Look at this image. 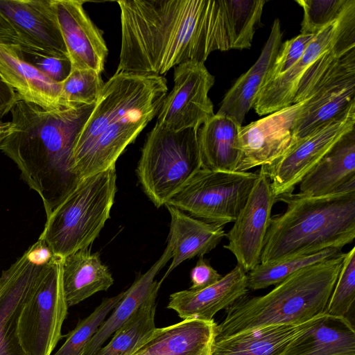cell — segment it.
I'll list each match as a JSON object with an SVG mask.
<instances>
[{
  "label": "cell",
  "mask_w": 355,
  "mask_h": 355,
  "mask_svg": "<svg viewBox=\"0 0 355 355\" xmlns=\"http://www.w3.org/2000/svg\"><path fill=\"white\" fill-rule=\"evenodd\" d=\"M116 72L162 76L232 49L224 0H123Z\"/></svg>",
  "instance_id": "1"
},
{
  "label": "cell",
  "mask_w": 355,
  "mask_h": 355,
  "mask_svg": "<svg viewBox=\"0 0 355 355\" xmlns=\"http://www.w3.org/2000/svg\"><path fill=\"white\" fill-rule=\"evenodd\" d=\"M96 103L47 110L20 100L10 110L14 129L0 143V150L40 196L46 218L80 181L73 150Z\"/></svg>",
  "instance_id": "2"
},
{
  "label": "cell",
  "mask_w": 355,
  "mask_h": 355,
  "mask_svg": "<svg viewBox=\"0 0 355 355\" xmlns=\"http://www.w3.org/2000/svg\"><path fill=\"white\" fill-rule=\"evenodd\" d=\"M286 210L271 216L260 263L343 248L355 238V184L322 196L284 193Z\"/></svg>",
  "instance_id": "3"
},
{
  "label": "cell",
  "mask_w": 355,
  "mask_h": 355,
  "mask_svg": "<svg viewBox=\"0 0 355 355\" xmlns=\"http://www.w3.org/2000/svg\"><path fill=\"white\" fill-rule=\"evenodd\" d=\"M345 253L304 268L267 294L239 298L226 309L215 339L275 324H299L324 313Z\"/></svg>",
  "instance_id": "4"
},
{
  "label": "cell",
  "mask_w": 355,
  "mask_h": 355,
  "mask_svg": "<svg viewBox=\"0 0 355 355\" xmlns=\"http://www.w3.org/2000/svg\"><path fill=\"white\" fill-rule=\"evenodd\" d=\"M116 183L114 165L80 180L52 211L39 239L54 256L64 259L94 242L110 218Z\"/></svg>",
  "instance_id": "5"
},
{
  "label": "cell",
  "mask_w": 355,
  "mask_h": 355,
  "mask_svg": "<svg viewBox=\"0 0 355 355\" xmlns=\"http://www.w3.org/2000/svg\"><path fill=\"white\" fill-rule=\"evenodd\" d=\"M198 131H172L155 124L148 134L136 172L157 208L165 205L202 168Z\"/></svg>",
  "instance_id": "6"
},
{
  "label": "cell",
  "mask_w": 355,
  "mask_h": 355,
  "mask_svg": "<svg viewBox=\"0 0 355 355\" xmlns=\"http://www.w3.org/2000/svg\"><path fill=\"white\" fill-rule=\"evenodd\" d=\"M167 92V81L163 76L116 72L104 83L95 107L76 139L73 165L108 125L134 112L162 105Z\"/></svg>",
  "instance_id": "7"
},
{
  "label": "cell",
  "mask_w": 355,
  "mask_h": 355,
  "mask_svg": "<svg viewBox=\"0 0 355 355\" xmlns=\"http://www.w3.org/2000/svg\"><path fill=\"white\" fill-rule=\"evenodd\" d=\"M257 178V173L201 168L166 205L193 218L223 226L235 221Z\"/></svg>",
  "instance_id": "8"
},
{
  "label": "cell",
  "mask_w": 355,
  "mask_h": 355,
  "mask_svg": "<svg viewBox=\"0 0 355 355\" xmlns=\"http://www.w3.org/2000/svg\"><path fill=\"white\" fill-rule=\"evenodd\" d=\"M63 259L53 256L44 266L35 290L20 313L17 335L26 355H51L62 338L69 308L62 282Z\"/></svg>",
  "instance_id": "9"
},
{
  "label": "cell",
  "mask_w": 355,
  "mask_h": 355,
  "mask_svg": "<svg viewBox=\"0 0 355 355\" xmlns=\"http://www.w3.org/2000/svg\"><path fill=\"white\" fill-rule=\"evenodd\" d=\"M305 98L308 100L299 111L293 125L291 146L355 102V48L320 74Z\"/></svg>",
  "instance_id": "10"
},
{
  "label": "cell",
  "mask_w": 355,
  "mask_h": 355,
  "mask_svg": "<svg viewBox=\"0 0 355 355\" xmlns=\"http://www.w3.org/2000/svg\"><path fill=\"white\" fill-rule=\"evenodd\" d=\"M355 102L331 121L292 145L282 157L262 166L275 197L295 186L345 134L354 130Z\"/></svg>",
  "instance_id": "11"
},
{
  "label": "cell",
  "mask_w": 355,
  "mask_h": 355,
  "mask_svg": "<svg viewBox=\"0 0 355 355\" xmlns=\"http://www.w3.org/2000/svg\"><path fill=\"white\" fill-rule=\"evenodd\" d=\"M214 83V77L204 63L187 62L174 67L173 86L163 101L155 124L172 131L199 130L214 114L208 96Z\"/></svg>",
  "instance_id": "12"
},
{
  "label": "cell",
  "mask_w": 355,
  "mask_h": 355,
  "mask_svg": "<svg viewBox=\"0 0 355 355\" xmlns=\"http://www.w3.org/2000/svg\"><path fill=\"white\" fill-rule=\"evenodd\" d=\"M257 173V180L244 207L225 234L228 243L223 245L246 273L260 263L276 198L263 168L261 166Z\"/></svg>",
  "instance_id": "13"
},
{
  "label": "cell",
  "mask_w": 355,
  "mask_h": 355,
  "mask_svg": "<svg viewBox=\"0 0 355 355\" xmlns=\"http://www.w3.org/2000/svg\"><path fill=\"white\" fill-rule=\"evenodd\" d=\"M307 100L241 126L239 134L240 158L235 171L245 172L270 164L284 155L292 144L297 114Z\"/></svg>",
  "instance_id": "14"
},
{
  "label": "cell",
  "mask_w": 355,
  "mask_h": 355,
  "mask_svg": "<svg viewBox=\"0 0 355 355\" xmlns=\"http://www.w3.org/2000/svg\"><path fill=\"white\" fill-rule=\"evenodd\" d=\"M355 15V3L336 21L316 33L301 58L287 71L263 84L252 107L260 116L293 105L297 85L309 68L338 40L348 21Z\"/></svg>",
  "instance_id": "15"
},
{
  "label": "cell",
  "mask_w": 355,
  "mask_h": 355,
  "mask_svg": "<svg viewBox=\"0 0 355 355\" xmlns=\"http://www.w3.org/2000/svg\"><path fill=\"white\" fill-rule=\"evenodd\" d=\"M72 69L104 70L108 49L102 31L83 8L85 1L53 0Z\"/></svg>",
  "instance_id": "16"
},
{
  "label": "cell",
  "mask_w": 355,
  "mask_h": 355,
  "mask_svg": "<svg viewBox=\"0 0 355 355\" xmlns=\"http://www.w3.org/2000/svg\"><path fill=\"white\" fill-rule=\"evenodd\" d=\"M44 267L34 264L24 254L0 276V355H26L17 335L18 319Z\"/></svg>",
  "instance_id": "17"
},
{
  "label": "cell",
  "mask_w": 355,
  "mask_h": 355,
  "mask_svg": "<svg viewBox=\"0 0 355 355\" xmlns=\"http://www.w3.org/2000/svg\"><path fill=\"white\" fill-rule=\"evenodd\" d=\"M0 13L17 33V44L68 55L53 0H0Z\"/></svg>",
  "instance_id": "18"
},
{
  "label": "cell",
  "mask_w": 355,
  "mask_h": 355,
  "mask_svg": "<svg viewBox=\"0 0 355 355\" xmlns=\"http://www.w3.org/2000/svg\"><path fill=\"white\" fill-rule=\"evenodd\" d=\"M162 105L134 112L108 125L73 165L80 180L114 166L125 148L157 114Z\"/></svg>",
  "instance_id": "19"
},
{
  "label": "cell",
  "mask_w": 355,
  "mask_h": 355,
  "mask_svg": "<svg viewBox=\"0 0 355 355\" xmlns=\"http://www.w3.org/2000/svg\"><path fill=\"white\" fill-rule=\"evenodd\" d=\"M248 291L247 273L236 265L211 286L171 294L167 308L183 320H212L218 311L230 306Z\"/></svg>",
  "instance_id": "20"
},
{
  "label": "cell",
  "mask_w": 355,
  "mask_h": 355,
  "mask_svg": "<svg viewBox=\"0 0 355 355\" xmlns=\"http://www.w3.org/2000/svg\"><path fill=\"white\" fill-rule=\"evenodd\" d=\"M0 74L21 101L47 110L68 105L62 101V83L52 80L25 61L17 44L0 42Z\"/></svg>",
  "instance_id": "21"
},
{
  "label": "cell",
  "mask_w": 355,
  "mask_h": 355,
  "mask_svg": "<svg viewBox=\"0 0 355 355\" xmlns=\"http://www.w3.org/2000/svg\"><path fill=\"white\" fill-rule=\"evenodd\" d=\"M299 193L329 195L355 184V130L343 136L301 180Z\"/></svg>",
  "instance_id": "22"
},
{
  "label": "cell",
  "mask_w": 355,
  "mask_h": 355,
  "mask_svg": "<svg viewBox=\"0 0 355 355\" xmlns=\"http://www.w3.org/2000/svg\"><path fill=\"white\" fill-rule=\"evenodd\" d=\"M165 206L171 216L168 244L172 261L161 283L183 261L204 256L216 248L225 236L222 225L196 219L171 205Z\"/></svg>",
  "instance_id": "23"
},
{
  "label": "cell",
  "mask_w": 355,
  "mask_h": 355,
  "mask_svg": "<svg viewBox=\"0 0 355 355\" xmlns=\"http://www.w3.org/2000/svg\"><path fill=\"white\" fill-rule=\"evenodd\" d=\"M282 38L280 21L275 19L259 58L226 93L216 114L228 116L242 125L272 67L282 44Z\"/></svg>",
  "instance_id": "24"
},
{
  "label": "cell",
  "mask_w": 355,
  "mask_h": 355,
  "mask_svg": "<svg viewBox=\"0 0 355 355\" xmlns=\"http://www.w3.org/2000/svg\"><path fill=\"white\" fill-rule=\"evenodd\" d=\"M280 355H355V330L346 318L316 316Z\"/></svg>",
  "instance_id": "25"
},
{
  "label": "cell",
  "mask_w": 355,
  "mask_h": 355,
  "mask_svg": "<svg viewBox=\"0 0 355 355\" xmlns=\"http://www.w3.org/2000/svg\"><path fill=\"white\" fill-rule=\"evenodd\" d=\"M217 324L185 319L156 329L151 338L133 355H211Z\"/></svg>",
  "instance_id": "26"
},
{
  "label": "cell",
  "mask_w": 355,
  "mask_h": 355,
  "mask_svg": "<svg viewBox=\"0 0 355 355\" xmlns=\"http://www.w3.org/2000/svg\"><path fill=\"white\" fill-rule=\"evenodd\" d=\"M171 257V248L167 244L159 259L124 291L121 300L91 340L85 355H94L108 338L144 304L150 299L157 297L162 283L156 280L155 277Z\"/></svg>",
  "instance_id": "27"
},
{
  "label": "cell",
  "mask_w": 355,
  "mask_h": 355,
  "mask_svg": "<svg viewBox=\"0 0 355 355\" xmlns=\"http://www.w3.org/2000/svg\"><path fill=\"white\" fill-rule=\"evenodd\" d=\"M314 318L299 324L270 325L215 339L211 355H280Z\"/></svg>",
  "instance_id": "28"
},
{
  "label": "cell",
  "mask_w": 355,
  "mask_h": 355,
  "mask_svg": "<svg viewBox=\"0 0 355 355\" xmlns=\"http://www.w3.org/2000/svg\"><path fill=\"white\" fill-rule=\"evenodd\" d=\"M62 282L67 304L72 306L98 292L107 291L114 279L99 254L86 248L63 259Z\"/></svg>",
  "instance_id": "29"
},
{
  "label": "cell",
  "mask_w": 355,
  "mask_h": 355,
  "mask_svg": "<svg viewBox=\"0 0 355 355\" xmlns=\"http://www.w3.org/2000/svg\"><path fill=\"white\" fill-rule=\"evenodd\" d=\"M242 125L234 119L214 114L198 131L202 168L235 171L240 158L239 134Z\"/></svg>",
  "instance_id": "30"
},
{
  "label": "cell",
  "mask_w": 355,
  "mask_h": 355,
  "mask_svg": "<svg viewBox=\"0 0 355 355\" xmlns=\"http://www.w3.org/2000/svg\"><path fill=\"white\" fill-rule=\"evenodd\" d=\"M157 297L144 304L94 355H133L153 336Z\"/></svg>",
  "instance_id": "31"
},
{
  "label": "cell",
  "mask_w": 355,
  "mask_h": 355,
  "mask_svg": "<svg viewBox=\"0 0 355 355\" xmlns=\"http://www.w3.org/2000/svg\"><path fill=\"white\" fill-rule=\"evenodd\" d=\"M341 252V248H330L272 263H259L247 272L248 289L256 291L277 285L301 269L334 257Z\"/></svg>",
  "instance_id": "32"
},
{
  "label": "cell",
  "mask_w": 355,
  "mask_h": 355,
  "mask_svg": "<svg viewBox=\"0 0 355 355\" xmlns=\"http://www.w3.org/2000/svg\"><path fill=\"white\" fill-rule=\"evenodd\" d=\"M264 0H224L232 41V49H250L260 22Z\"/></svg>",
  "instance_id": "33"
},
{
  "label": "cell",
  "mask_w": 355,
  "mask_h": 355,
  "mask_svg": "<svg viewBox=\"0 0 355 355\" xmlns=\"http://www.w3.org/2000/svg\"><path fill=\"white\" fill-rule=\"evenodd\" d=\"M123 295L124 291L104 299L88 316L80 320L75 328L67 334L64 343L53 355H85L91 340Z\"/></svg>",
  "instance_id": "34"
},
{
  "label": "cell",
  "mask_w": 355,
  "mask_h": 355,
  "mask_svg": "<svg viewBox=\"0 0 355 355\" xmlns=\"http://www.w3.org/2000/svg\"><path fill=\"white\" fill-rule=\"evenodd\" d=\"M104 83L93 69H72L62 83V101L68 105H92L97 102Z\"/></svg>",
  "instance_id": "35"
},
{
  "label": "cell",
  "mask_w": 355,
  "mask_h": 355,
  "mask_svg": "<svg viewBox=\"0 0 355 355\" xmlns=\"http://www.w3.org/2000/svg\"><path fill=\"white\" fill-rule=\"evenodd\" d=\"M303 9L301 34L315 35L336 21L355 0H296Z\"/></svg>",
  "instance_id": "36"
},
{
  "label": "cell",
  "mask_w": 355,
  "mask_h": 355,
  "mask_svg": "<svg viewBox=\"0 0 355 355\" xmlns=\"http://www.w3.org/2000/svg\"><path fill=\"white\" fill-rule=\"evenodd\" d=\"M355 300V247L345 253L324 313L346 317Z\"/></svg>",
  "instance_id": "37"
},
{
  "label": "cell",
  "mask_w": 355,
  "mask_h": 355,
  "mask_svg": "<svg viewBox=\"0 0 355 355\" xmlns=\"http://www.w3.org/2000/svg\"><path fill=\"white\" fill-rule=\"evenodd\" d=\"M22 58L52 80L62 83L72 67L68 55H55L25 44H16Z\"/></svg>",
  "instance_id": "38"
},
{
  "label": "cell",
  "mask_w": 355,
  "mask_h": 355,
  "mask_svg": "<svg viewBox=\"0 0 355 355\" xmlns=\"http://www.w3.org/2000/svg\"><path fill=\"white\" fill-rule=\"evenodd\" d=\"M314 36L300 33L282 44L263 83L275 79L293 67L301 58Z\"/></svg>",
  "instance_id": "39"
},
{
  "label": "cell",
  "mask_w": 355,
  "mask_h": 355,
  "mask_svg": "<svg viewBox=\"0 0 355 355\" xmlns=\"http://www.w3.org/2000/svg\"><path fill=\"white\" fill-rule=\"evenodd\" d=\"M223 276L219 274L204 259L203 256L199 257L196 264L191 271V290H200L208 287L218 282Z\"/></svg>",
  "instance_id": "40"
},
{
  "label": "cell",
  "mask_w": 355,
  "mask_h": 355,
  "mask_svg": "<svg viewBox=\"0 0 355 355\" xmlns=\"http://www.w3.org/2000/svg\"><path fill=\"white\" fill-rule=\"evenodd\" d=\"M24 254L30 261L40 266L46 265L54 256L47 243L40 239Z\"/></svg>",
  "instance_id": "41"
},
{
  "label": "cell",
  "mask_w": 355,
  "mask_h": 355,
  "mask_svg": "<svg viewBox=\"0 0 355 355\" xmlns=\"http://www.w3.org/2000/svg\"><path fill=\"white\" fill-rule=\"evenodd\" d=\"M21 98L0 74V121Z\"/></svg>",
  "instance_id": "42"
},
{
  "label": "cell",
  "mask_w": 355,
  "mask_h": 355,
  "mask_svg": "<svg viewBox=\"0 0 355 355\" xmlns=\"http://www.w3.org/2000/svg\"><path fill=\"white\" fill-rule=\"evenodd\" d=\"M18 37L10 23L0 13V42L17 44Z\"/></svg>",
  "instance_id": "43"
},
{
  "label": "cell",
  "mask_w": 355,
  "mask_h": 355,
  "mask_svg": "<svg viewBox=\"0 0 355 355\" xmlns=\"http://www.w3.org/2000/svg\"><path fill=\"white\" fill-rule=\"evenodd\" d=\"M14 125L10 122L0 121V143L13 130Z\"/></svg>",
  "instance_id": "44"
}]
</instances>
